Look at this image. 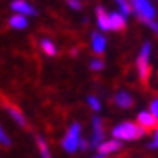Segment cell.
<instances>
[{"mask_svg":"<svg viewBox=\"0 0 158 158\" xmlns=\"http://www.w3.org/2000/svg\"><path fill=\"white\" fill-rule=\"evenodd\" d=\"M103 123H101L100 117H94L93 119V139H91V142H93L94 148H98L103 144Z\"/></svg>","mask_w":158,"mask_h":158,"instance_id":"cell-6","label":"cell"},{"mask_svg":"<svg viewBox=\"0 0 158 158\" xmlns=\"http://www.w3.org/2000/svg\"><path fill=\"white\" fill-rule=\"evenodd\" d=\"M108 20H110V29L112 30H123L124 29V16L121 13H108Z\"/></svg>","mask_w":158,"mask_h":158,"instance_id":"cell-9","label":"cell"},{"mask_svg":"<svg viewBox=\"0 0 158 158\" xmlns=\"http://www.w3.org/2000/svg\"><path fill=\"white\" fill-rule=\"evenodd\" d=\"M115 103L119 105V107H124V108H128L131 107V103H133V100H131V96H130L128 93H124V91H119V93L115 94Z\"/></svg>","mask_w":158,"mask_h":158,"instance_id":"cell-13","label":"cell"},{"mask_svg":"<svg viewBox=\"0 0 158 158\" xmlns=\"http://www.w3.org/2000/svg\"><path fill=\"white\" fill-rule=\"evenodd\" d=\"M149 148H158V130H156V133H155V139H153V142H151Z\"/></svg>","mask_w":158,"mask_h":158,"instance_id":"cell-22","label":"cell"},{"mask_svg":"<svg viewBox=\"0 0 158 158\" xmlns=\"http://www.w3.org/2000/svg\"><path fill=\"white\" fill-rule=\"evenodd\" d=\"M41 48H43L44 50V53H46V55H55V44L52 43L50 39H43V41H41Z\"/></svg>","mask_w":158,"mask_h":158,"instance_id":"cell-15","label":"cell"},{"mask_svg":"<svg viewBox=\"0 0 158 158\" xmlns=\"http://www.w3.org/2000/svg\"><path fill=\"white\" fill-rule=\"evenodd\" d=\"M36 142H37V146H39V153H41V156L43 158H52L50 151H48V146H46V142H44L41 137H37Z\"/></svg>","mask_w":158,"mask_h":158,"instance_id":"cell-16","label":"cell"},{"mask_svg":"<svg viewBox=\"0 0 158 158\" xmlns=\"http://www.w3.org/2000/svg\"><path fill=\"white\" fill-rule=\"evenodd\" d=\"M149 52H151V44L146 43L142 46V50L137 57V69H139V75L144 82H148L151 75V66H149Z\"/></svg>","mask_w":158,"mask_h":158,"instance_id":"cell-2","label":"cell"},{"mask_svg":"<svg viewBox=\"0 0 158 158\" xmlns=\"http://www.w3.org/2000/svg\"><path fill=\"white\" fill-rule=\"evenodd\" d=\"M11 7H13V11H16L18 15H22V16H25V15H37V11L30 4H27V2H20V0H16V2H13L11 4Z\"/></svg>","mask_w":158,"mask_h":158,"instance_id":"cell-8","label":"cell"},{"mask_svg":"<svg viewBox=\"0 0 158 158\" xmlns=\"http://www.w3.org/2000/svg\"><path fill=\"white\" fill-rule=\"evenodd\" d=\"M94 158H103V156H101V155H98V156H94Z\"/></svg>","mask_w":158,"mask_h":158,"instance_id":"cell-25","label":"cell"},{"mask_svg":"<svg viewBox=\"0 0 158 158\" xmlns=\"http://www.w3.org/2000/svg\"><path fill=\"white\" fill-rule=\"evenodd\" d=\"M101 68H103V62H101V60H98V59L91 62V69H93V71H100Z\"/></svg>","mask_w":158,"mask_h":158,"instance_id":"cell-20","label":"cell"},{"mask_svg":"<svg viewBox=\"0 0 158 158\" xmlns=\"http://www.w3.org/2000/svg\"><path fill=\"white\" fill-rule=\"evenodd\" d=\"M146 131H144L140 126H137L133 123H123L119 126H115L114 131H112V135L115 139H123V140H135L139 137H142Z\"/></svg>","mask_w":158,"mask_h":158,"instance_id":"cell-1","label":"cell"},{"mask_svg":"<svg viewBox=\"0 0 158 158\" xmlns=\"http://www.w3.org/2000/svg\"><path fill=\"white\" fill-rule=\"evenodd\" d=\"M151 115H155L158 119V100H155L151 103Z\"/></svg>","mask_w":158,"mask_h":158,"instance_id":"cell-21","label":"cell"},{"mask_svg":"<svg viewBox=\"0 0 158 158\" xmlns=\"http://www.w3.org/2000/svg\"><path fill=\"white\" fill-rule=\"evenodd\" d=\"M96 18H98V25H100V29H103V30L110 29V20H108V15L105 13V9L103 7L96 9Z\"/></svg>","mask_w":158,"mask_h":158,"instance_id":"cell-12","label":"cell"},{"mask_svg":"<svg viewBox=\"0 0 158 158\" xmlns=\"http://www.w3.org/2000/svg\"><path fill=\"white\" fill-rule=\"evenodd\" d=\"M87 103H89V107L94 108V110H100V108H101V105H100V101H98V98H93V96H91V98L87 100Z\"/></svg>","mask_w":158,"mask_h":158,"instance_id":"cell-19","label":"cell"},{"mask_svg":"<svg viewBox=\"0 0 158 158\" xmlns=\"http://www.w3.org/2000/svg\"><path fill=\"white\" fill-rule=\"evenodd\" d=\"M105 46H107V39L98 34V32H94L93 34V50L94 53H103L105 52Z\"/></svg>","mask_w":158,"mask_h":158,"instance_id":"cell-10","label":"cell"},{"mask_svg":"<svg viewBox=\"0 0 158 158\" xmlns=\"http://www.w3.org/2000/svg\"><path fill=\"white\" fill-rule=\"evenodd\" d=\"M9 25L15 27V29H25V27H27V18L22 16V15H15L9 20Z\"/></svg>","mask_w":158,"mask_h":158,"instance_id":"cell-14","label":"cell"},{"mask_svg":"<svg viewBox=\"0 0 158 158\" xmlns=\"http://www.w3.org/2000/svg\"><path fill=\"white\" fill-rule=\"evenodd\" d=\"M121 148V144H119V140H108V142H103L101 146H98L96 149L100 151V155L103 156V155H107V153H112V151H117Z\"/></svg>","mask_w":158,"mask_h":158,"instance_id":"cell-11","label":"cell"},{"mask_svg":"<svg viewBox=\"0 0 158 158\" xmlns=\"http://www.w3.org/2000/svg\"><path fill=\"white\" fill-rule=\"evenodd\" d=\"M69 6H71L73 9H80V7H82V6H80L78 2H73V0H71V2H69Z\"/></svg>","mask_w":158,"mask_h":158,"instance_id":"cell-24","label":"cell"},{"mask_svg":"<svg viewBox=\"0 0 158 158\" xmlns=\"http://www.w3.org/2000/svg\"><path fill=\"white\" fill-rule=\"evenodd\" d=\"M78 144H80V124H71V128L68 130L64 140H62V148H64L68 153H75L78 149Z\"/></svg>","mask_w":158,"mask_h":158,"instance_id":"cell-4","label":"cell"},{"mask_svg":"<svg viewBox=\"0 0 158 158\" xmlns=\"http://www.w3.org/2000/svg\"><path fill=\"white\" fill-rule=\"evenodd\" d=\"M80 149H87V146H89V144H87V140H80Z\"/></svg>","mask_w":158,"mask_h":158,"instance_id":"cell-23","label":"cell"},{"mask_svg":"<svg viewBox=\"0 0 158 158\" xmlns=\"http://www.w3.org/2000/svg\"><path fill=\"white\" fill-rule=\"evenodd\" d=\"M131 11L139 16V20H142L144 23H151L155 18V9L149 2H144V0H135L131 4Z\"/></svg>","mask_w":158,"mask_h":158,"instance_id":"cell-3","label":"cell"},{"mask_svg":"<svg viewBox=\"0 0 158 158\" xmlns=\"http://www.w3.org/2000/svg\"><path fill=\"white\" fill-rule=\"evenodd\" d=\"M2 107L7 110L9 114H11V117L15 119L20 126H27V121H25V117H23V114H22V110L16 107V105H13V103H9V101H6L4 100V103H2Z\"/></svg>","mask_w":158,"mask_h":158,"instance_id":"cell-7","label":"cell"},{"mask_svg":"<svg viewBox=\"0 0 158 158\" xmlns=\"http://www.w3.org/2000/svg\"><path fill=\"white\" fill-rule=\"evenodd\" d=\"M0 144H4V146H9V144H11V139L6 135V131H4L2 126H0Z\"/></svg>","mask_w":158,"mask_h":158,"instance_id":"cell-18","label":"cell"},{"mask_svg":"<svg viewBox=\"0 0 158 158\" xmlns=\"http://www.w3.org/2000/svg\"><path fill=\"white\" fill-rule=\"evenodd\" d=\"M137 123L144 131H149V130H155V128L158 130V119L155 115H151V112H140Z\"/></svg>","mask_w":158,"mask_h":158,"instance_id":"cell-5","label":"cell"},{"mask_svg":"<svg viewBox=\"0 0 158 158\" xmlns=\"http://www.w3.org/2000/svg\"><path fill=\"white\" fill-rule=\"evenodd\" d=\"M117 6H119V9H121V15L123 16H128L130 13H131V6H130L128 2H117Z\"/></svg>","mask_w":158,"mask_h":158,"instance_id":"cell-17","label":"cell"}]
</instances>
